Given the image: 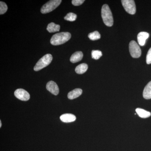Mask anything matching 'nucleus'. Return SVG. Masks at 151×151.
I'll return each mask as SVG.
<instances>
[{
	"instance_id": "f03ea898",
	"label": "nucleus",
	"mask_w": 151,
	"mask_h": 151,
	"mask_svg": "<svg viewBox=\"0 0 151 151\" xmlns=\"http://www.w3.org/2000/svg\"><path fill=\"white\" fill-rule=\"evenodd\" d=\"M101 16L104 24L108 27L113 25V19L112 12L107 4L103 6L101 9Z\"/></svg>"
},
{
	"instance_id": "6e6552de",
	"label": "nucleus",
	"mask_w": 151,
	"mask_h": 151,
	"mask_svg": "<svg viewBox=\"0 0 151 151\" xmlns=\"http://www.w3.org/2000/svg\"><path fill=\"white\" fill-rule=\"evenodd\" d=\"M46 89L52 94L57 95L59 93V90L58 86L54 81H49L46 85Z\"/></svg>"
},
{
	"instance_id": "a211bd4d",
	"label": "nucleus",
	"mask_w": 151,
	"mask_h": 151,
	"mask_svg": "<svg viewBox=\"0 0 151 151\" xmlns=\"http://www.w3.org/2000/svg\"><path fill=\"white\" fill-rule=\"evenodd\" d=\"M77 16L76 14L73 13H69L64 17V19L65 20L70 22H73L76 20Z\"/></svg>"
},
{
	"instance_id": "f8f14e48",
	"label": "nucleus",
	"mask_w": 151,
	"mask_h": 151,
	"mask_svg": "<svg viewBox=\"0 0 151 151\" xmlns=\"http://www.w3.org/2000/svg\"><path fill=\"white\" fill-rule=\"evenodd\" d=\"M82 90L81 89H75L70 91L68 94V97L70 100H73L77 98L82 94Z\"/></svg>"
},
{
	"instance_id": "2eb2a0df",
	"label": "nucleus",
	"mask_w": 151,
	"mask_h": 151,
	"mask_svg": "<svg viewBox=\"0 0 151 151\" xmlns=\"http://www.w3.org/2000/svg\"><path fill=\"white\" fill-rule=\"evenodd\" d=\"M88 69V65L86 63H83L76 66L75 71L78 74H83L85 73Z\"/></svg>"
},
{
	"instance_id": "aec40b11",
	"label": "nucleus",
	"mask_w": 151,
	"mask_h": 151,
	"mask_svg": "<svg viewBox=\"0 0 151 151\" xmlns=\"http://www.w3.org/2000/svg\"><path fill=\"white\" fill-rule=\"evenodd\" d=\"M8 9V7L5 3L4 2H0V14L5 13Z\"/></svg>"
},
{
	"instance_id": "5701e85b",
	"label": "nucleus",
	"mask_w": 151,
	"mask_h": 151,
	"mask_svg": "<svg viewBox=\"0 0 151 151\" xmlns=\"http://www.w3.org/2000/svg\"><path fill=\"white\" fill-rule=\"evenodd\" d=\"M1 126H2L1 122V121H0V127H1Z\"/></svg>"
},
{
	"instance_id": "4be33fe9",
	"label": "nucleus",
	"mask_w": 151,
	"mask_h": 151,
	"mask_svg": "<svg viewBox=\"0 0 151 151\" xmlns=\"http://www.w3.org/2000/svg\"><path fill=\"white\" fill-rule=\"evenodd\" d=\"M84 1V0H73L72 1V4L73 5L78 6L81 5Z\"/></svg>"
},
{
	"instance_id": "39448f33",
	"label": "nucleus",
	"mask_w": 151,
	"mask_h": 151,
	"mask_svg": "<svg viewBox=\"0 0 151 151\" xmlns=\"http://www.w3.org/2000/svg\"><path fill=\"white\" fill-rule=\"evenodd\" d=\"M129 49L131 56L134 58H138L141 56L142 51L140 47L136 41L132 40L130 42Z\"/></svg>"
},
{
	"instance_id": "4468645a",
	"label": "nucleus",
	"mask_w": 151,
	"mask_h": 151,
	"mask_svg": "<svg viewBox=\"0 0 151 151\" xmlns=\"http://www.w3.org/2000/svg\"><path fill=\"white\" fill-rule=\"evenodd\" d=\"M136 111L140 117L142 118H144V119L148 118L151 115L150 112L146 111L145 110H144V109H141V108H137V109H136Z\"/></svg>"
},
{
	"instance_id": "6ab92c4d",
	"label": "nucleus",
	"mask_w": 151,
	"mask_h": 151,
	"mask_svg": "<svg viewBox=\"0 0 151 151\" xmlns=\"http://www.w3.org/2000/svg\"><path fill=\"white\" fill-rule=\"evenodd\" d=\"M103 55L102 52L99 50H93L92 51V58L95 60L99 59Z\"/></svg>"
},
{
	"instance_id": "9d476101",
	"label": "nucleus",
	"mask_w": 151,
	"mask_h": 151,
	"mask_svg": "<svg viewBox=\"0 0 151 151\" xmlns=\"http://www.w3.org/2000/svg\"><path fill=\"white\" fill-rule=\"evenodd\" d=\"M60 119L64 123H70L74 122L76 120V117L73 114L66 113L61 115L60 116Z\"/></svg>"
},
{
	"instance_id": "0eeeda50",
	"label": "nucleus",
	"mask_w": 151,
	"mask_h": 151,
	"mask_svg": "<svg viewBox=\"0 0 151 151\" xmlns=\"http://www.w3.org/2000/svg\"><path fill=\"white\" fill-rule=\"evenodd\" d=\"M14 95L17 98L22 101H27L30 99L29 93L22 89H17L15 91Z\"/></svg>"
},
{
	"instance_id": "ddd939ff",
	"label": "nucleus",
	"mask_w": 151,
	"mask_h": 151,
	"mask_svg": "<svg viewBox=\"0 0 151 151\" xmlns=\"http://www.w3.org/2000/svg\"><path fill=\"white\" fill-rule=\"evenodd\" d=\"M143 96L145 99H151V81L149 82L145 87L143 92Z\"/></svg>"
},
{
	"instance_id": "423d86ee",
	"label": "nucleus",
	"mask_w": 151,
	"mask_h": 151,
	"mask_svg": "<svg viewBox=\"0 0 151 151\" xmlns=\"http://www.w3.org/2000/svg\"><path fill=\"white\" fill-rule=\"evenodd\" d=\"M122 5L127 12L130 14H134L136 12V7L134 0H122Z\"/></svg>"
},
{
	"instance_id": "1a4fd4ad",
	"label": "nucleus",
	"mask_w": 151,
	"mask_h": 151,
	"mask_svg": "<svg viewBox=\"0 0 151 151\" xmlns=\"http://www.w3.org/2000/svg\"><path fill=\"white\" fill-rule=\"evenodd\" d=\"M149 37L148 33L142 32L139 33L137 35L138 43L141 46H144L145 44L146 41Z\"/></svg>"
},
{
	"instance_id": "412c9836",
	"label": "nucleus",
	"mask_w": 151,
	"mask_h": 151,
	"mask_svg": "<svg viewBox=\"0 0 151 151\" xmlns=\"http://www.w3.org/2000/svg\"><path fill=\"white\" fill-rule=\"evenodd\" d=\"M146 62L148 64L151 63V47L148 51L146 57Z\"/></svg>"
},
{
	"instance_id": "20e7f679",
	"label": "nucleus",
	"mask_w": 151,
	"mask_h": 151,
	"mask_svg": "<svg viewBox=\"0 0 151 151\" xmlns=\"http://www.w3.org/2000/svg\"><path fill=\"white\" fill-rule=\"evenodd\" d=\"M61 0H51L49 1L41 9V12L42 14H47L50 12L60 5L61 4Z\"/></svg>"
},
{
	"instance_id": "f3484780",
	"label": "nucleus",
	"mask_w": 151,
	"mask_h": 151,
	"mask_svg": "<svg viewBox=\"0 0 151 151\" xmlns=\"http://www.w3.org/2000/svg\"><path fill=\"white\" fill-rule=\"evenodd\" d=\"M88 37L91 40H96L100 39V35L98 31H94V32L90 33L88 35Z\"/></svg>"
},
{
	"instance_id": "f257e3e1",
	"label": "nucleus",
	"mask_w": 151,
	"mask_h": 151,
	"mask_svg": "<svg viewBox=\"0 0 151 151\" xmlns=\"http://www.w3.org/2000/svg\"><path fill=\"white\" fill-rule=\"evenodd\" d=\"M71 38V34L68 32H62L55 34L50 40V43L53 45H58L67 42Z\"/></svg>"
},
{
	"instance_id": "dca6fc26",
	"label": "nucleus",
	"mask_w": 151,
	"mask_h": 151,
	"mask_svg": "<svg viewBox=\"0 0 151 151\" xmlns=\"http://www.w3.org/2000/svg\"><path fill=\"white\" fill-rule=\"evenodd\" d=\"M60 29V26L59 25L55 24L53 22L49 24L47 27V30L50 33L59 31Z\"/></svg>"
},
{
	"instance_id": "9b49d317",
	"label": "nucleus",
	"mask_w": 151,
	"mask_h": 151,
	"mask_svg": "<svg viewBox=\"0 0 151 151\" xmlns=\"http://www.w3.org/2000/svg\"><path fill=\"white\" fill-rule=\"evenodd\" d=\"M83 54L82 52L77 51L72 55L70 58V61L72 63L79 62L83 58Z\"/></svg>"
},
{
	"instance_id": "7ed1b4c3",
	"label": "nucleus",
	"mask_w": 151,
	"mask_h": 151,
	"mask_svg": "<svg viewBox=\"0 0 151 151\" xmlns=\"http://www.w3.org/2000/svg\"><path fill=\"white\" fill-rule=\"evenodd\" d=\"M52 56L51 54H47L44 55L37 63L34 69L35 71H39L50 64L52 61Z\"/></svg>"
}]
</instances>
